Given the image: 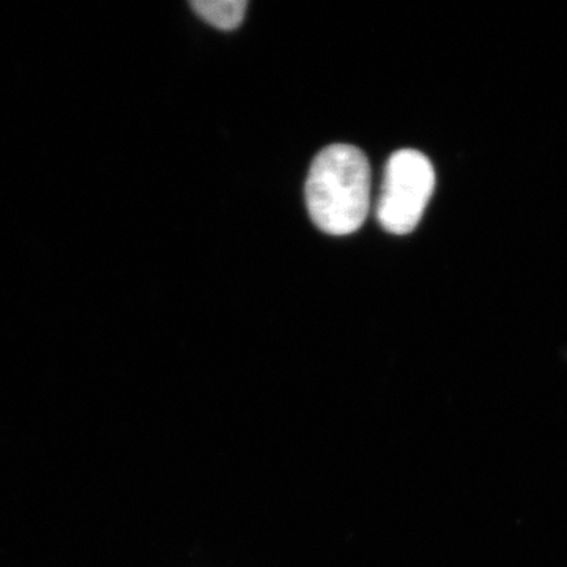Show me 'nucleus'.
Returning a JSON list of instances; mask_svg holds the SVG:
<instances>
[{
  "label": "nucleus",
  "mask_w": 567,
  "mask_h": 567,
  "mask_svg": "<svg viewBox=\"0 0 567 567\" xmlns=\"http://www.w3.org/2000/svg\"><path fill=\"white\" fill-rule=\"evenodd\" d=\"M371 166L360 148L334 144L316 156L306 181V205L322 233H357L371 205Z\"/></svg>",
  "instance_id": "1"
},
{
  "label": "nucleus",
  "mask_w": 567,
  "mask_h": 567,
  "mask_svg": "<svg viewBox=\"0 0 567 567\" xmlns=\"http://www.w3.org/2000/svg\"><path fill=\"white\" fill-rule=\"evenodd\" d=\"M435 189V171L427 156L412 148L388 159L377 219L386 233H413Z\"/></svg>",
  "instance_id": "2"
},
{
  "label": "nucleus",
  "mask_w": 567,
  "mask_h": 567,
  "mask_svg": "<svg viewBox=\"0 0 567 567\" xmlns=\"http://www.w3.org/2000/svg\"><path fill=\"white\" fill-rule=\"evenodd\" d=\"M192 9L197 17L221 31H234L244 22L248 2L246 0H196Z\"/></svg>",
  "instance_id": "3"
}]
</instances>
